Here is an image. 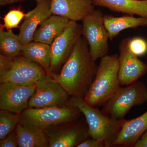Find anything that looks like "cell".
<instances>
[{"label": "cell", "mask_w": 147, "mask_h": 147, "mask_svg": "<svg viewBox=\"0 0 147 147\" xmlns=\"http://www.w3.org/2000/svg\"><path fill=\"white\" fill-rule=\"evenodd\" d=\"M98 67L86 40L82 36L60 73L53 78L71 97L84 99L94 80Z\"/></svg>", "instance_id": "1"}, {"label": "cell", "mask_w": 147, "mask_h": 147, "mask_svg": "<svg viewBox=\"0 0 147 147\" xmlns=\"http://www.w3.org/2000/svg\"><path fill=\"white\" fill-rule=\"evenodd\" d=\"M119 55H106L100 59L93 82L84 98L94 107L102 106L121 87L119 81Z\"/></svg>", "instance_id": "2"}, {"label": "cell", "mask_w": 147, "mask_h": 147, "mask_svg": "<svg viewBox=\"0 0 147 147\" xmlns=\"http://www.w3.org/2000/svg\"><path fill=\"white\" fill-rule=\"evenodd\" d=\"M69 105L78 108L84 114L90 137L102 142L105 147L113 146L125 119L112 118L102 110L89 105L82 98L71 97Z\"/></svg>", "instance_id": "3"}, {"label": "cell", "mask_w": 147, "mask_h": 147, "mask_svg": "<svg viewBox=\"0 0 147 147\" xmlns=\"http://www.w3.org/2000/svg\"><path fill=\"white\" fill-rule=\"evenodd\" d=\"M81 111L70 105L62 107L28 108L20 114V122L44 129L77 121Z\"/></svg>", "instance_id": "4"}, {"label": "cell", "mask_w": 147, "mask_h": 147, "mask_svg": "<svg viewBox=\"0 0 147 147\" xmlns=\"http://www.w3.org/2000/svg\"><path fill=\"white\" fill-rule=\"evenodd\" d=\"M147 102V86L137 80L126 87H121L101 110L112 118L123 119L132 107Z\"/></svg>", "instance_id": "5"}, {"label": "cell", "mask_w": 147, "mask_h": 147, "mask_svg": "<svg viewBox=\"0 0 147 147\" xmlns=\"http://www.w3.org/2000/svg\"><path fill=\"white\" fill-rule=\"evenodd\" d=\"M103 14L96 9L82 20V36L86 40L93 59L96 61L107 55L109 51L108 32Z\"/></svg>", "instance_id": "6"}, {"label": "cell", "mask_w": 147, "mask_h": 147, "mask_svg": "<svg viewBox=\"0 0 147 147\" xmlns=\"http://www.w3.org/2000/svg\"><path fill=\"white\" fill-rule=\"evenodd\" d=\"M82 36V25L70 21L66 28L50 45V76L54 77L68 59L79 38Z\"/></svg>", "instance_id": "7"}, {"label": "cell", "mask_w": 147, "mask_h": 147, "mask_svg": "<svg viewBox=\"0 0 147 147\" xmlns=\"http://www.w3.org/2000/svg\"><path fill=\"white\" fill-rule=\"evenodd\" d=\"M69 95L52 76L47 75L38 82L29 102L28 108L62 107L69 105Z\"/></svg>", "instance_id": "8"}, {"label": "cell", "mask_w": 147, "mask_h": 147, "mask_svg": "<svg viewBox=\"0 0 147 147\" xmlns=\"http://www.w3.org/2000/svg\"><path fill=\"white\" fill-rule=\"evenodd\" d=\"M47 75L45 69L39 64L19 55L13 59V65L10 70L0 77V82H9L23 86H34Z\"/></svg>", "instance_id": "9"}, {"label": "cell", "mask_w": 147, "mask_h": 147, "mask_svg": "<svg viewBox=\"0 0 147 147\" xmlns=\"http://www.w3.org/2000/svg\"><path fill=\"white\" fill-rule=\"evenodd\" d=\"M50 147H77L89 137L88 124L77 121L44 129Z\"/></svg>", "instance_id": "10"}, {"label": "cell", "mask_w": 147, "mask_h": 147, "mask_svg": "<svg viewBox=\"0 0 147 147\" xmlns=\"http://www.w3.org/2000/svg\"><path fill=\"white\" fill-rule=\"evenodd\" d=\"M36 85L26 86L11 82L1 83V110L21 114L29 107V102L34 94Z\"/></svg>", "instance_id": "11"}, {"label": "cell", "mask_w": 147, "mask_h": 147, "mask_svg": "<svg viewBox=\"0 0 147 147\" xmlns=\"http://www.w3.org/2000/svg\"><path fill=\"white\" fill-rule=\"evenodd\" d=\"M130 37L122 40L119 45L118 77L121 86H126L147 73V64L131 53L129 48Z\"/></svg>", "instance_id": "12"}, {"label": "cell", "mask_w": 147, "mask_h": 147, "mask_svg": "<svg viewBox=\"0 0 147 147\" xmlns=\"http://www.w3.org/2000/svg\"><path fill=\"white\" fill-rule=\"evenodd\" d=\"M36 3L34 9L26 13L24 21L19 27L18 35L23 45L33 41L35 32L40 24L53 15L50 0H42Z\"/></svg>", "instance_id": "13"}, {"label": "cell", "mask_w": 147, "mask_h": 147, "mask_svg": "<svg viewBox=\"0 0 147 147\" xmlns=\"http://www.w3.org/2000/svg\"><path fill=\"white\" fill-rule=\"evenodd\" d=\"M53 14L70 21H82L95 10L92 0H50Z\"/></svg>", "instance_id": "14"}, {"label": "cell", "mask_w": 147, "mask_h": 147, "mask_svg": "<svg viewBox=\"0 0 147 147\" xmlns=\"http://www.w3.org/2000/svg\"><path fill=\"white\" fill-rule=\"evenodd\" d=\"M147 129V110L136 118L124 119L113 146L134 147L141 135Z\"/></svg>", "instance_id": "15"}, {"label": "cell", "mask_w": 147, "mask_h": 147, "mask_svg": "<svg viewBox=\"0 0 147 147\" xmlns=\"http://www.w3.org/2000/svg\"><path fill=\"white\" fill-rule=\"evenodd\" d=\"M70 21L62 16L53 14L40 24L35 32L33 41L51 45Z\"/></svg>", "instance_id": "16"}, {"label": "cell", "mask_w": 147, "mask_h": 147, "mask_svg": "<svg viewBox=\"0 0 147 147\" xmlns=\"http://www.w3.org/2000/svg\"><path fill=\"white\" fill-rule=\"evenodd\" d=\"M94 6L114 11L147 18V0H92Z\"/></svg>", "instance_id": "17"}, {"label": "cell", "mask_w": 147, "mask_h": 147, "mask_svg": "<svg viewBox=\"0 0 147 147\" xmlns=\"http://www.w3.org/2000/svg\"><path fill=\"white\" fill-rule=\"evenodd\" d=\"M103 21L111 40L126 29L147 26V18L141 16L137 18L128 14L120 17L106 14L103 16Z\"/></svg>", "instance_id": "18"}, {"label": "cell", "mask_w": 147, "mask_h": 147, "mask_svg": "<svg viewBox=\"0 0 147 147\" xmlns=\"http://www.w3.org/2000/svg\"><path fill=\"white\" fill-rule=\"evenodd\" d=\"M19 147H49V138L43 129L19 122L15 129Z\"/></svg>", "instance_id": "19"}, {"label": "cell", "mask_w": 147, "mask_h": 147, "mask_svg": "<svg viewBox=\"0 0 147 147\" xmlns=\"http://www.w3.org/2000/svg\"><path fill=\"white\" fill-rule=\"evenodd\" d=\"M21 55L30 60L39 64L45 69L48 76H50V45L32 41L22 45Z\"/></svg>", "instance_id": "20"}, {"label": "cell", "mask_w": 147, "mask_h": 147, "mask_svg": "<svg viewBox=\"0 0 147 147\" xmlns=\"http://www.w3.org/2000/svg\"><path fill=\"white\" fill-rule=\"evenodd\" d=\"M22 45L18 35L13 33L12 30L0 28V54L8 57H15L21 55Z\"/></svg>", "instance_id": "21"}, {"label": "cell", "mask_w": 147, "mask_h": 147, "mask_svg": "<svg viewBox=\"0 0 147 147\" xmlns=\"http://www.w3.org/2000/svg\"><path fill=\"white\" fill-rule=\"evenodd\" d=\"M20 121V114L13 113L7 110L0 111V140L5 138L15 130Z\"/></svg>", "instance_id": "22"}, {"label": "cell", "mask_w": 147, "mask_h": 147, "mask_svg": "<svg viewBox=\"0 0 147 147\" xmlns=\"http://www.w3.org/2000/svg\"><path fill=\"white\" fill-rule=\"evenodd\" d=\"M25 16L26 13L20 9H12L4 16L3 18V23L1 24L0 28L6 30H12L18 28Z\"/></svg>", "instance_id": "23"}, {"label": "cell", "mask_w": 147, "mask_h": 147, "mask_svg": "<svg viewBox=\"0 0 147 147\" xmlns=\"http://www.w3.org/2000/svg\"><path fill=\"white\" fill-rule=\"evenodd\" d=\"M128 45L131 53L137 57H141L147 53V41L141 37H130Z\"/></svg>", "instance_id": "24"}, {"label": "cell", "mask_w": 147, "mask_h": 147, "mask_svg": "<svg viewBox=\"0 0 147 147\" xmlns=\"http://www.w3.org/2000/svg\"><path fill=\"white\" fill-rule=\"evenodd\" d=\"M18 146V140L16 129L9 134L5 138L1 140V147H16Z\"/></svg>", "instance_id": "25"}, {"label": "cell", "mask_w": 147, "mask_h": 147, "mask_svg": "<svg viewBox=\"0 0 147 147\" xmlns=\"http://www.w3.org/2000/svg\"><path fill=\"white\" fill-rule=\"evenodd\" d=\"M14 58L8 57L0 54V77L10 70L13 65Z\"/></svg>", "instance_id": "26"}, {"label": "cell", "mask_w": 147, "mask_h": 147, "mask_svg": "<svg viewBox=\"0 0 147 147\" xmlns=\"http://www.w3.org/2000/svg\"><path fill=\"white\" fill-rule=\"evenodd\" d=\"M77 147H105L102 142L90 137L77 146Z\"/></svg>", "instance_id": "27"}, {"label": "cell", "mask_w": 147, "mask_h": 147, "mask_svg": "<svg viewBox=\"0 0 147 147\" xmlns=\"http://www.w3.org/2000/svg\"><path fill=\"white\" fill-rule=\"evenodd\" d=\"M134 147H147V129L137 140Z\"/></svg>", "instance_id": "28"}, {"label": "cell", "mask_w": 147, "mask_h": 147, "mask_svg": "<svg viewBox=\"0 0 147 147\" xmlns=\"http://www.w3.org/2000/svg\"><path fill=\"white\" fill-rule=\"evenodd\" d=\"M23 0H0V5L5 6L21 1Z\"/></svg>", "instance_id": "29"}, {"label": "cell", "mask_w": 147, "mask_h": 147, "mask_svg": "<svg viewBox=\"0 0 147 147\" xmlns=\"http://www.w3.org/2000/svg\"><path fill=\"white\" fill-rule=\"evenodd\" d=\"M33 1H35L36 3L40 1H42V0H33Z\"/></svg>", "instance_id": "30"}]
</instances>
